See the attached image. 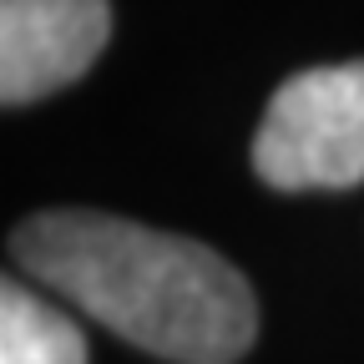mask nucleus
<instances>
[{
  "label": "nucleus",
  "instance_id": "nucleus-1",
  "mask_svg": "<svg viewBox=\"0 0 364 364\" xmlns=\"http://www.w3.org/2000/svg\"><path fill=\"white\" fill-rule=\"evenodd\" d=\"M11 253L56 299L172 364H233L258 334L248 279L198 238L56 208L26 218Z\"/></svg>",
  "mask_w": 364,
  "mask_h": 364
},
{
  "label": "nucleus",
  "instance_id": "nucleus-2",
  "mask_svg": "<svg viewBox=\"0 0 364 364\" xmlns=\"http://www.w3.org/2000/svg\"><path fill=\"white\" fill-rule=\"evenodd\" d=\"M253 172L279 193L364 182V61L289 76L258 122Z\"/></svg>",
  "mask_w": 364,
  "mask_h": 364
},
{
  "label": "nucleus",
  "instance_id": "nucleus-3",
  "mask_svg": "<svg viewBox=\"0 0 364 364\" xmlns=\"http://www.w3.org/2000/svg\"><path fill=\"white\" fill-rule=\"evenodd\" d=\"M107 41V0H0V102L31 107L71 86Z\"/></svg>",
  "mask_w": 364,
  "mask_h": 364
},
{
  "label": "nucleus",
  "instance_id": "nucleus-4",
  "mask_svg": "<svg viewBox=\"0 0 364 364\" xmlns=\"http://www.w3.org/2000/svg\"><path fill=\"white\" fill-rule=\"evenodd\" d=\"M0 364H86V339L21 279L0 284Z\"/></svg>",
  "mask_w": 364,
  "mask_h": 364
}]
</instances>
